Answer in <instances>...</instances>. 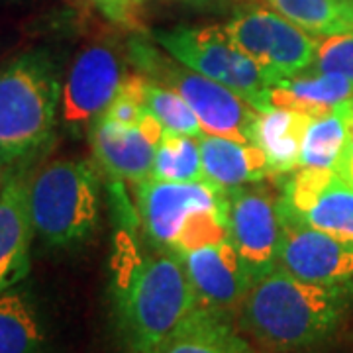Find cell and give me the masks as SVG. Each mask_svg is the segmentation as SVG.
Returning <instances> with one entry per match:
<instances>
[{"instance_id":"24","label":"cell","mask_w":353,"mask_h":353,"mask_svg":"<svg viewBox=\"0 0 353 353\" xmlns=\"http://www.w3.org/2000/svg\"><path fill=\"white\" fill-rule=\"evenodd\" d=\"M141 104L153 118H157L163 124L165 130L192 136V138L204 136L201 122L194 116L192 108L187 104V101L179 92L155 83L148 75H143Z\"/></svg>"},{"instance_id":"22","label":"cell","mask_w":353,"mask_h":353,"mask_svg":"<svg viewBox=\"0 0 353 353\" xmlns=\"http://www.w3.org/2000/svg\"><path fill=\"white\" fill-rule=\"evenodd\" d=\"M152 179L167 183L206 181L199 138L165 130L153 157Z\"/></svg>"},{"instance_id":"12","label":"cell","mask_w":353,"mask_h":353,"mask_svg":"<svg viewBox=\"0 0 353 353\" xmlns=\"http://www.w3.org/2000/svg\"><path fill=\"white\" fill-rule=\"evenodd\" d=\"M228 199V190L210 181L167 183L148 179L136 185V201L143 230L153 245L173 252L176 236L196 210Z\"/></svg>"},{"instance_id":"20","label":"cell","mask_w":353,"mask_h":353,"mask_svg":"<svg viewBox=\"0 0 353 353\" xmlns=\"http://www.w3.org/2000/svg\"><path fill=\"white\" fill-rule=\"evenodd\" d=\"M0 353H48V330L38 303L20 285L0 294Z\"/></svg>"},{"instance_id":"21","label":"cell","mask_w":353,"mask_h":353,"mask_svg":"<svg viewBox=\"0 0 353 353\" xmlns=\"http://www.w3.org/2000/svg\"><path fill=\"white\" fill-rule=\"evenodd\" d=\"M267 4L318 38L353 32V8L343 0H267Z\"/></svg>"},{"instance_id":"17","label":"cell","mask_w":353,"mask_h":353,"mask_svg":"<svg viewBox=\"0 0 353 353\" xmlns=\"http://www.w3.org/2000/svg\"><path fill=\"white\" fill-rule=\"evenodd\" d=\"M199 143L206 181L222 189H236L271 176L267 157L259 145L206 134L199 138Z\"/></svg>"},{"instance_id":"5","label":"cell","mask_w":353,"mask_h":353,"mask_svg":"<svg viewBox=\"0 0 353 353\" xmlns=\"http://www.w3.org/2000/svg\"><path fill=\"white\" fill-rule=\"evenodd\" d=\"M128 59L139 73L179 92L199 118L206 136L253 143V130L259 110L240 94L192 71L181 61H173L139 39L130 41Z\"/></svg>"},{"instance_id":"14","label":"cell","mask_w":353,"mask_h":353,"mask_svg":"<svg viewBox=\"0 0 353 353\" xmlns=\"http://www.w3.org/2000/svg\"><path fill=\"white\" fill-rule=\"evenodd\" d=\"M181 261L201 306L230 312L243 303L253 287L252 275L232 240L185 253Z\"/></svg>"},{"instance_id":"1","label":"cell","mask_w":353,"mask_h":353,"mask_svg":"<svg viewBox=\"0 0 353 353\" xmlns=\"http://www.w3.org/2000/svg\"><path fill=\"white\" fill-rule=\"evenodd\" d=\"M112 299L118 330L132 353H152L201 306L181 257L163 250L120 253Z\"/></svg>"},{"instance_id":"31","label":"cell","mask_w":353,"mask_h":353,"mask_svg":"<svg viewBox=\"0 0 353 353\" xmlns=\"http://www.w3.org/2000/svg\"><path fill=\"white\" fill-rule=\"evenodd\" d=\"M343 2H345V4H350V6L353 8V0H343Z\"/></svg>"},{"instance_id":"16","label":"cell","mask_w":353,"mask_h":353,"mask_svg":"<svg viewBox=\"0 0 353 353\" xmlns=\"http://www.w3.org/2000/svg\"><path fill=\"white\" fill-rule=\"evenodd\" d=\"M152 353H253L224 310L199 306Z\"/></svg>"},{"instance_id":"10","label":"cell","mask_w":353,"mask_h":353,"mask_svg":"<svg viewBox=\"0 0 353 353\" xmlns=\"http://www.w3.org/2000/svg\"><path fill=\"white\" fill-rule=\"evenodd\" d=\"M281 218L279 267L292 277L353 292V243L290 218Z\"/></svg>"},{"instance_id":"11","label":"cell","mask_w":353,"mask_h":353,"mask_svg":"<svg viewBox=\"0 0 353 353\" xmlns=\"http://www.w3.org/2000/svg\"><path fill=\"white\" fill-rule=\"evenodd\" d=\"M228 196L232 241L253 283H257L279 267L281 218L277 196L269 190L245 187L230 189Z\"/></svg>"},{"instance_id":"26","label":"cell","mask_w":353,"mask_h":353,"mask_svg":"<svg viewBox=\"0 0 353 353\" xmlns=\"http://www.w3.org/2000/svg\"><path fill=\"white\" fill-rule=\"evenodd\" d=\"M94 6H99L112 22L124 26H134L138 22V16L145 4V0H90Z\"/></svg>"},{"instance_id":"18","label":"cell","mask_w":353,"mask_h":353,"mask_svg":"<svg viewBox=\"0 0 353 353\" xmlns=\"http://www.w3.org/2000/svg\"><path fill=\"white\" fill-rule=\"evenodd\" d=\"M352 97L353 83L350 79L314 71L283 77L269 88L271 108H287L312 118L332 112L338 104Z\"/></svg>"},{"instance_id":"30","label":"cell","mask_w":353,"mask_h":353,"mask_svg":"<svg viewBox=\"0 0 353 353\" xmlns=\"http://www.w3.org/2000/svg\"><path fill=\"white\" fill-rule=\"evenodd\" d=\"M179 2H187V4H204L208 0H179Z\"/></svg>"},{"instance_id":"2","label":"cell","mask_w":353,"mask_h":353,"mask_svg":"<svg viewBox=\"0 0 353 353\" xmlns=\"http://www.w3.org/2000/svg\"><path fill=\"white\" fill-rule=\"evenodd\" d=\"M352 299V290L306 283L277 267L253 283L240 304V324L271 350H304L332 336Z\"/></svg>"},{"instance_id":"25","label":"cell","mask_w":353,"mask_h":353,"mask_svg":"<svg viewBox=\"0 0 353 353\" xmlns=\"http://www.w3.org/2000/svg\"><path fill=\"white\" fill-rule=\"evenodd\" d=\"M308 71L341 75L353 83V32L320 38L314 65Z\"/></svg>"},{"instance_id":"13","label":"cell","mask_w":353,"mask_h":353,"mask_svg":"<svg viewBox=\"0 0 353 353\" xmlns=\"http://www.w3.org/2000/svg\"><path fill=\"white\" fill-rule=\"evenodd\" d=\"M163 132V124L150 112L138 126L101 116L88 132V141L94 161L106 175L139 185L152 179L153 157Z\"/></svg>"},{"instance_id":"23","label":"cell","mask_w":353,"mask_h":353,"mask_svg":"<svg viewBox=\"0 0 353 353\" xmlns=\"http://www.w3.org/2000/svg\"><path fill=\"white\" fill-rule=\"evenodd\" d=\"M350 139V130L340 106L332 112L316 116L306 128L299 167L334 169Z\"/></svg>"},{"instance_id":"8","label":"cell","mask_w":353,"mask_h":353,"mask_svg":"<svg viewBox=\"0 0 353 353\" xmlns=\"http://www.w3.org/2000/svg\"><path fill=\"white\" fill-rule=\"evenodd\" d=\"M128 71L112 43H92L77 53L65 77L59 102V124L65 134L81 138L108 110Z\"/></svg>"},{"instance_id":"6","label":"cell","mask_w":353,"mask_h":353,"mask_svg":"<svg viewBox=\"0 0 353 353\" xmlns=\"http://www.w3.org/2000/svg\"><path fill=\"white\" fill-rule=\"evenodd\" d=\"M155 39L176 61L234 90L259 112L271 110L267 77L232 41L224 26H176L157 30Z\"/></svg>"},{"instance_id":"27","label":"cell","mask_w":353,"mask_h":353,"mask_svg":"<svg viewBox=\"0 0 353 353\" xmlns=\"http://www.w3.org/2000/svg\"><path fill=\"white\" fill-rule=\"evenodd\" d=\"M334 171L338 173L341 181H345L350 187H353V138L347 139V143H345Z\"/></svg>"},{"instance_id":"4","label":"cell","mask_w":353,"mask_h":353,"mask_svg":"<svg viewBox=\"0 0 353 353\" xmlns=\"http://www.w3.org/2000/svg\"><path fill=\"white\" fill-rule=\"evenodd\" d=\"M99 176L87 161L57 159L30 179L34 232L50 248H79L99 224Z\"/></svg>"},{"instance_id":"15","label":"cell","mask_w":353,"mask_h":353,"mask_svg":"<svg viewBox=\"0 0 353 353\" xmlns=\"http://www.w3.org/2000/svg\"><path fill=\"white\" fill-rule=\"evenodd\" d=\"M34 234L30 179L18 169L0 192V294L28 277Z\"/></svg>"},{"instance_id":"9","label":"cell","mask_w":353,"mask_h":353,"mask_svg":"<svg viewBox=\"0 0 353 353\" xmlns=\"http://www.w3.org/2000/svg\"><path fill=\"white\" fill-rule=\"evenodd\" d=\"M277 196L279 216L353 243V187L334 169L299 167Z\"/></svg>"},{"instance_id":"19","label":"cell","mask_w":353,"mask_h":353,"mask_svg":"<svg viewBox=\"0 0 353 353\" xmlns=\"http://www.w3.org/2000/svg\"><path fill=\"white\" fill-rule=\"evenodd\" d=\"M312 116L287 108L259 112L253 130V145L263 150L271 176L289 175L299 169L304 134Z\"/></svg>"},{"instance_id":"3","label":"cell","mask_w":353,"mask_h":353,"mask_svg":"<svg viewBox=\"0 0 353 353\" xmlns=\"http://www.w3.org/2000/svg\"><path fill=\"white\" fill-rule=\"evenodd\" d=\"M61 83L48 51L0 67V157L22 163L48 145L59 120Z\"/></svg>"},{"instance_id":"7","label":"cell","mask_w":353,"mask_h":353,"mask_svg":"<svg viewBox=\"0 0 353 353\" xmlns=\"http://www.w3.org/2000/svg\"><path fill=\"white\" fill-rule=\"evenodd\" d=\"M224 28L232 41L263 71L269 85L283 77L301 75L314 65L320 38L273 8H240Z\"/></svg>"},{"instance_id":"29","label":"cell","mask_w":353,"mask_h":353,"mask_svg":"<svg viewBox=\"0 0 353 353\" xmlns=\"http://www.w3.org/2000/svg\"><path fill=\"white\" fill-rule=\"evenodd\" d=\"M338 106H340L341 114L345 118V124H347V130H350V138H353V97L347 99L345 102L338 104Z\"/></svg>"},{"instance_id":"28","label":"cell","mask_w":353,"mask_h":353,"mask_svg":"<svg viewBox=\"0 0 353 353\" xmlns=\"http://www.w3.org/2000/svg\"><path fill=\"white\" fill-rule=\"evenodd\" d=\"M16 165L18 163H12V161H6L4 157H0V192L2 189L8 185V181L12 179V175L18 171L16 169Z\"/></svg>"}]
</instances>
